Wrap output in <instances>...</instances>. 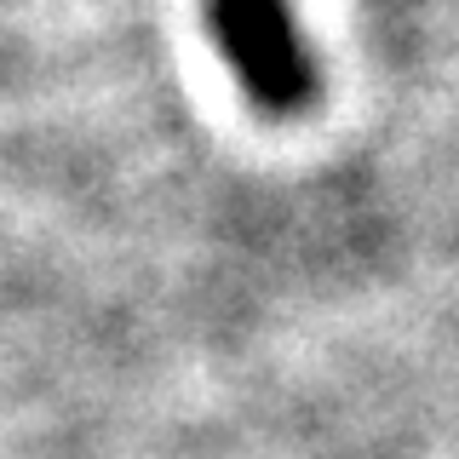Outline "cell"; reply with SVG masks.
I'll list each match as a JSON object with an SVG mask.
<instances>
[{"instance_id":"obj_1","label":"cell","mask_w":459,"mask_h":459,"mask_svg":"<svg viewBox=\"0 0 459 459\" xmlns=\"http://www.w3.org/2000/svg\"><path fill=\"white\" fill-rule=\"evenodd\" d=\"M207 23L253 104L281 115L310 98V57L281 0H207Z\"/></svg>"}]
</instances>
